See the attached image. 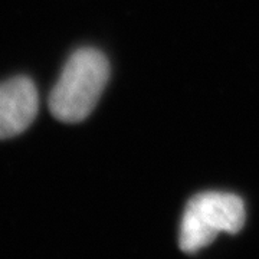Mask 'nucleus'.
Returning a JSON list of instances; mask_svg holds the SVG:
<instances>
[{
	"label": "nucleus",
	"instance_id": "obj_1",
	"mask_svg": "<svg viewBox=\"0 0 259 259\" xmlns=\"http://www.w3.org/2000/svg\"><path fill=\"white\" fill-rule=\"evenodd\" d=\"M110 78L107 56L95 48L76 49L49 95V110L62 122H81L95 108Z\"/></svg>",
	"mask_w": 259,
	"mask_h": 259
},
{
	"label": "nucleus",
	"instance_id": "obj_2",
	"mask_svg": "<svg viewBox=\"0 0 259 259\" xmlns=\"http://www.w3.org/2000/svg\"><path fill=\"white\" fill-rule=\"evenodd\" d=\"M246 219L245 204L236 194L206 192L196 194L186 206L180 225L182 250L193 253L210 245L221 233H238Z\"/></svg>",
	"mask_w": 259,
	"mask_h": 259
},
{
	"label": "nucleus",
	"instance_id": "obj_3",
	"mask_svg": "<svg viewBox=\"0 0 259 259\" xmlns=\"http://www.w3.org/2000/svg\"><path fill=\"white\" fill-rule=\"evenodd\" d=\"M39 98L28 76H16L0 83V140L19 136L33 122Z\"/></svg>",
	"mask_w": 259,
	"mask_h": 259
}]
</instances>
